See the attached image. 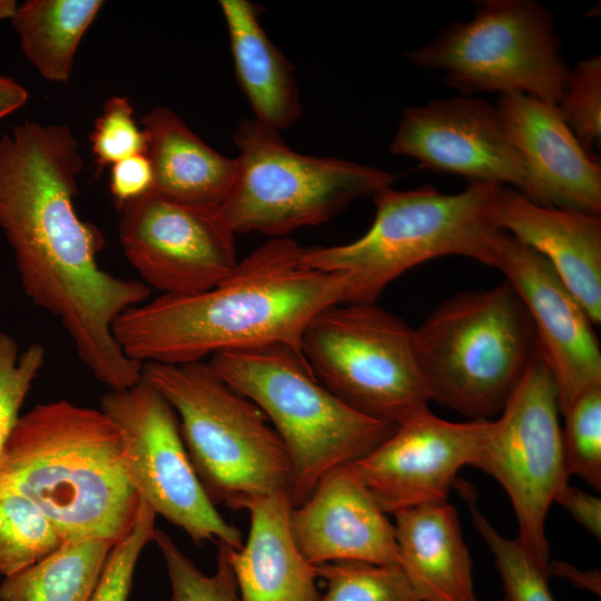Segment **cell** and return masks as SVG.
<instances>
[{
    "label": "cell",
    "mask_w": 601,
    "mask_h": 601,
    "mask_svg": "<svg viewBox=\"0 0 601 601\" xmlns=\"http://www.w3.org/2000/svg\"><path fill=\"white\" fill-rule=\"evenodd\" d=\"M114 544L68 541L27 569L3 578L0 601H89Z\"/></svg>",
    "instance_id": "cell-25"
},
{
    "label": "cell",
    "mask_w": 601,
    "mask_h": 601,
    "mask_svg": "<svg viewBox=\"0 0 601 601\" xmlns=\"http://www.w3.org/2000/svg\"><path fill=\"white\" fill-rule=\"evenodd\" d=\"M45 358L41 344H30L20 352L12 336L0 333V455Z\"/></svg>",
    "instance_id": "cell-32"
},
{
    "label": "cell",
    "mask_w": 601,
    "mask_h": 601,
    "mask_svg": "<svg viewBox=\"0 0 601 601\" xmlns=\"http://www.w3.org/2000/svg\"><path fill=\"white\" fill-rule=\"evenodd\" d=\"M238 85L255 120L276 131L302 114L294 67L259 23L260 8L248 0H220Z\"/></svg>",
    "instance_id": "cell-23"
},
{
    "label": "cell",
    "mask_w": 601,
    "mask_h": 601,
    "mask_svg": "<svg viewBox=\"0 0 601 601\" xmlns=\"http://www.w3.org/2000/svg\"><path fill=\"white\" fill-rule=\"evenodd\" d=\"M83 161L69 127L27 120L0 138V228L35 305L57 317L77 355L111 391L142 378L112 334L115 321L151 288L99 267L101 231L73 206Z\"/></svg>",
    "instance_id": "cell-1"
},
{
    "label": "cell",
    "mask_w": 601,
    "mask_h": 601,
    "mask_svg": "<svg viewBox=\"0 0 601 601\" xmlns=\"http://www.w3.org/2000/svg\"><path fill=\"white\" fill-rule=\"evenodd\" d=\"M154 193L199 207L219 208L236 177L235 158L205 144L173 110L157 107L141 118Z\"/></svg>",
    "instance_id": "cell-22"
},
{
    "label": "cell",
    "mask_w": 601,
    "mask_h": 601,
    "mask_svg": "<svg viewBox=\"0 0 601 601\" xmlns=\"http://www.w3.org/2000/svg\"><path fill=\"white\" fill-rule=\"evenodd\" d=\"M233 139L236 177L219 211L235 234L286 237L329 220L397 178L377 167L296 152L255 119L243 121Z\"/></svg>",
    "instance_id": "cell-8"
},
{
    "label": "cell",
    "mask_w": 601,
    "mask_h": 601,
    "mask_svg": "<svg viewBox=\"0 0 601 601\" xmlns=\"http://www.w3.org/2000/svg\"><path fill=\"white\" fill-rule=\"evenodd\" d=\"M289 526L314 566L337 561L400 565L394 524L348 464L325 473L308 499L293 506Z\"/></svg>",
    "instance_id": "cell-17"
},
{
    "label": "cell",
    "mask_w": 601,
    "mask_h": 601,
    "mask_svg": "<svg viewBox=\"0 0 601 601\" xmlns=\"http://www.w3.org/2000/svg\"><path fill=\"white\" fill-rule=\"evenodd\" d=\"M493 226L543 256L588 314L601 323V218L548 207L496 185L487 205Z\"/></svg>",
    "instance_id": "cell-18"
},
{
    "label": "cell",
    "mask_w": 601,
    "mask_h": 601,
    "mask_svg": "<svg viewBox=\"0 0 601 601\" xmlns=\"http://www.w3.org/2000/svg\"><path fill=\"white\" fill-rule=\"evenodd\" d=\"M475 529L494 556L501 577L503 601H554L548 584V572L540 568L519 541L501 535L479 511L472 490L461 485Z\"/></svg>",
    "instance_id": "cell-28"
},
{
    "label": "cell",
    "mask_w": 601,
    "mask_h": 601,
    "mask_svg": "<svg viewBox=\"0 0 601 601\" xmlns=\"http://www.w3.org/2000/svg\"><path fill=\"white\" fill-rule=\"evenodd\" d=\"M65 543L52 522L29 499L0 491V575H13Z\"/></svg>",
    "instance_id": "cell-26"
},
{
    "label": "cell",
    "mask_w": 601,
    "mask_h": 601,
    "mask_svg": "<svg viewBox=\"0 0 601 601\" xmlns=\"http://www.w3.org/2000/svg\"><path fill=\"white\" fill-rule=\"evenodd\" d=\"M555 503L565 508L570 514L591 534L601 536V499L577 487L565 485Z\"/></svg>",
    "instance_id": "cell-36"
},
{
    "label": "cell",
    "mask_w": 601,
    "mask_h": 601,
    "mask_svg": "<svg viewBox=\"0 0 601 601\" xmlns=\"http://www.w3.org/2000/svg\"><path fill=\"white\" fill-rule=\"evenodd\" d=\"M315 571L326 585L319 601H420L400 565L337 561Z\"/></svg>",
    "instance_id": "cell-27"
},
{
    "label": "cell",
    "mask_w": 601,
    "mask_h": 601,
    "mask_svg": "<svg viewBox=\"0 0 601 601\" xmlns=\"http://www.w3.org/2000/svg\"><path fill=\"white\" fill-rule=\"evenodd\" d=\"M489 421L450 422L427 407L348 466L385 514L446 502L457 472L474 461Z\"/></svg>",
    "instance_id": "cell-15"
},
{
    "label": "cell",
    "mask_w": 601,
    "mask_h": 601,
    "mask_svg": "<svg viewBox=\"0 0 601 601\" xmlns=\"http://www.w3.org/2000/svg\"><path fill=\"white\" fill-rule=\"evenodd\" d=\"M19 4L14 0H0V21L14 17Z\"/></svg>",
    "instance_id": "cell-39"
},
{
    "label": "cell",
    "mask_w": 601,
    "mask_h": 601,
    "mask_svg": "<svg viewBox=\"0 0 601 601\" xmlns=\"http://www.w3.org/2000/svg\"><path fill=\"white\" fill-rule=\"evenodd\" d=\"M430 402L470 421L499 415L538 352L530 316L508 280L440 304L414 328Z\"/></svg>",
    "instance_id": "cell-6"
},
{
    "label": "cell",
    "mask_w": 601,
    "mask_h": 601,
    "mask_svg": "<svg viewBox=\"0 0 601 601\" xmlns=\"http://www.w3.org/2000/svg\"><path fill=\"white\" fill-rule=\"evenodd\" d=\"M400 566L420 601H477L472 559L447 501L393 514Z\"/></svg>",
    "instance_id": "cell-21"
},
{
    "label": "cell",
    "mask_w": 601,
    "mask_h": 601,
    "mask_svg": "<svg viewBox=\"0 0 601 601\" xmlns=\"http://www.w3.org/2000/svg\"><path fill=\"white\" fill-rule=\"evenodd\" d=\"M120 209L119 239L126 258L147 286L164 295L207 290L238 264L235 233L219 208L149 191Z\"/></svg>",
    "instance_id": "cell-13"
},
{
    "label": "cell",
    "mask_w": 601,
    "mask_h": 601,
    "mask_svg": "<svg viewBox=\"0 0 601 601\" xmlns=\"http://www.w3.org/2000/svg\"><path fill=\"white\" fill-rule=\"evenodd\" d=\"M104 6L101 0H28L12 26L21 51L47 80L66 82L79 43Z\"/></svg>",
    "instance_id": "cell-24"
},
{
    "label": "cell",
    "mask_w": 601,
    "mask_h": 601,
    "mask_svg": "<svg viewBox=\"0 0 601 601\" xmlns=\"http://www.w3.org/2000/svg\"><path fill=\"white\" fill-rule=\"evenodd\" d=\"M559 397L539 349L496 420H490L472 466L496 480L509 495L519 525L518 541L548 572L545 519L569 484Z\"/></svg>",
    "instance_id": "cell-11"
},
{
    "label": "cell",
    "mask_w": 601,
    "mask_h": 601,
    "mask_svg": "<svg viewBox=\"0 0 601 601\" xmlns=\"http://www.w3.org/2000/svg\"><path fill=\"white\" fill-rule=\"evenodd\" d=\"M495 107L510 140L534 175L545 205L600 215L601 166L556 105L522 92H505Z\"/></svg>",
    "instance_id": "cell-19"
},
{
    "label": "cell",
    "mask_w": 601,
    "mask_h": 601,
    "mask_svg": "<svg viewBox=\"0 0 601 601\" xmlns=\"http://www.w3.org/2000/svg\"><path fill=\"white\" fill-rule=\"evenodd\" d=\"M142 378L176 412L193 469L215 505L237 510L247 499L289 491L292 466L278 434L207 361L146 363Z\"/></svg>",
    "instance_id": "cell-7"
},
{
    "label": "cell",
    "mask_w": 601,
    "mask_h": 601,
    "mask_svg": "<svg viewBox=\"0 0 601 601\" xmlns=\"http://www.w3.org/2000/svg\"><path fill=\"white\" fill-rule=\"evenodd\" d=\"M555 574L571 580L575 585L588 589L597 594H600V571H580L569 563L562 561H549L548 575Z\"/></svg>",
    "instance_id": "cell-37"
},
{
    "label": "cell",
    "mask_w": 601,
    "mask_h": 601,
    "mask_svg": "<svg viewBox=\"0 0 601 601\" xmlns=\"http://www.w3.org/2000/svg\"><path fill=\"white\" fill-rule=\"evenodd\" d=\"M98 173L131 156L147 152V135L138 127L127 97L112 96L104 105L89 136Z\"/></svg>",
    "instance_id": "cell-33"
},
{
    "label": "cell",
    "mask_w": 601,
    "mask_h": 601,
    "mask_svg": "<svg viewBox=\"0 0 601 601\" xmlns=\"http://www.w3.org/2000/svg\"><path fill=\"white\" fill-rule=\"evenodd\" d=\"M207 363L264 412L282 440L292 466L293 506L308 499L325 473L362 459L396 428L339 400L288 346L221 352Z\"/></svg>",
    "instance_id": "cell-5"
},
{
    "label": "cell",
    "mask_w": 601,
    "mask_h": 601,
    "mask_svg": "<svg viewBox=\"0 0 601 601\" xmlns=\"http://www.w3.org/2000/svg\"><path fill=\"white\" fill-rule=\"evenodd\" d=\"M0 491L32 501L63 542L116 544L134 526L140 505L118 426L100 408L68 400L20 415L0 455Z\"/></svg>",
    "instance_id": "cell-3"
},
{
    "label": "cell",
    "mask_w": 601,
    "mask_h": 601,
    "mask_svg": "<svg viewBox=\"0 0 601 601\" xmlns=\"http://www.w3.org/2000/svg\"><path fill=\"white\" fill-rule=\"evenodd\" d=\"M495 186L471 181L457 194L428 185L385 187L372 196L375 216L365 234L344 245L304 247L303 262L346 275L344 303H375L395 278L437 257L462 256L497 268L504 230L487 216Z\"/></svg>",
    "instance_id": "cell-4"
},
{
    "label": "cell",
    "mask_w": 601,
    "mask_h": 601,
    "mask_svg": "<svg viewBox=\"0 0 601 601\" xmlns=\"http://www.w3.org/2000/svg\"><path fill=\"white\" fill-rule=\"evenodd\" d=\"M100 410L118 426L129 479L140 500L201 545L243 546L242 532L217 511L188 457L176 412L147 381L108 391Z\"/></svg>",
    "instance_id": "cell-12"
},
{
    "label": "cell",
    "mask_w": 601,
    "mask_h": 601,
    "mask_svg": "<svg viewBox=\"0 0 601 601\" xmlns=\"http://www.w3.org/2000/svg\"><path fill=\"white\" fill-rule=\"evenodd\" d=\"M496 269L530 316L563 414L581 394L601 385V349L594 325L549 262L505 231Z\"/></svg>",
    "instance_id": "cell-16"
},
{
    "label": "cell",
    "mask_w": 601,
    "mask_h": 601,
    "mask_svg": "<svg viewBox=\"0 0 601 601\" xmlns=\"http://www.w3.org/2000/svg\"><path fill=\"white\" fill-rule=\"evenodd\" d=\"M156 518L154 510L140 500L134 526L111 548L89 601H128L139 556L154 541Z\"/></svg>",
    "instance_id": "cell-34"
},
{
    "label": "cell",
    "mask_w": 601,
    "mask_h": 601,
    "mask_svg": "<svg viewBox=\"0 0 601 601\" xmlns=\"http://www.w3.org/2000/svg\"><path fill=\"white\" fill-rule=\"evenodd\" d=\"M562 443L569 475L601 490V385L581 394L562 414Z\"/></svg>",
    "instance_id": "cell-30"
},
{
    "label": "cell",
    "mask_w": 601,
    "mask_h": 601,
    "mask_svg": "<svg viewBox=\"0 0 601 601\" xmlns=\"http://www.w3.org/2000/svg\"><path fill=\"white\" fill-rule=\"evenodd\" d=\"M287 490L243 501L250 518L247 542L228 548L240 601H319L315 566L297 548L289 526Z\"/></svg>",
    "instance_id": "cell-20"
},
{
    "label": "cell",
    "mask_w": 601,
    "mask_h": 601,
    "mask_svg": "<svg viewBox=\"0 0 601 601\" xmlns=\"http://www.w3.org/2000/svg\"><path fill=\"white\" fill-rule=\"evenodd\" d=\"M556 107L570 129L591 152L601 140V58L582 59L569 70Z\"/></svg>",
    "instance_id": "cell-31"
},
{
    "label": "cell",
    "mask_w": 601,
    "mask_h": 601,
    "mask_svg": "<svg viewBox=\"0 0 601 601\" xmlns=\"http://www.w3.org/2000/svg\"><path fill=\"white\" fill-rule=\"evenodd\" d=\"M154 542L166 564L171 601H240L228 556V545L217 542L216 570L208 575L178 548L169 534L156 529Z\"/></svg>",
    "instance_id": "cell-29"
},
{
    "label": "cell",
    "mask_w": 601,
    "mask_h": 601,
    "mask_svg": "<svg viewBox=\"0 0 601 601\" xmlns=\"http://www.w3.org/2000/svg\"><path fill=\"white\" fill-rule=\"evenodd\" d=\"M300 351L316 380L359 413L397 425L428 407L414 328L375 303L321 311Z\"/></svg>",
    "instance_id": "cell-9"
},
{
    "label": "cell",
    "mask_w": 601,
    "mask_h": 601,
    "mask_svg": "<svg viewBox=\"0 0 601 601\" xmlns=\"http://www.w3.org/2000/svg\"><path fill=\"white\" fill-rule=\"evenodd\" d=\"M152 184V169L146 154L128 157L111 167L110 193L119 208L151 191Z\"/></svg>",
    "instance_id": "cell-35"
},
{
    "label": "cell",
    "mask_w": 601,
    "mask_h": 601,
    "mask_svg": "<svg viewBox=\"0 0 601 601\" xmlns=\"http://www.w3.org/2000/svg\"><path fill=\"white\" fill-rule=\"evenodd\" d=\"M552 14L534 0H484L473 19L455 21L406 53L414 65L444 72L461 96L522 92L556 105L570 68Z\"/></svg>",
    "instance_id": "cell-10"
},
{
    "label": "cell",
    "mask_w": 601,
    "mask_h": 601,
    "mask_svg": "<svg viewBox=\"0 0 601 601\" xmlns=\"http://www.w3.org/2000/svg\"><path fill=\"white\" fill-rule=\"evenodd\" d=\"M388 149L426 169L508 186L546 206L495 105L482 98L459 95L405 108Z\"/></svg>",
    "instance_id": "cell-14"
},
{
    "label": "cell",
    "mask_w": 601,
    "mask_h": 601,
    "mask_svg": "<svg viewBox=\"0 0 601 601\" xmlns=\"http://www.w3.org/2000/svg\"><path fill=\"white\" fill-rule=\"evenodd\" d=\"M27 89L8 76L0 75V119L26 105Z\"/></svg>",
    "instance_id": "cell-38"
},
{
    "label": "cell",
    "mask_w": 601,
    "mask_h": 601,
    "mask_svg": "<svg viewBox=\"0 0 601 601\" xmlns=\"http://www.w3.org/2000/svg\"><path fill=\"white\" fill-rule=\"evenodd\" d=\"M288 237L270 238L214 287L132 306L112 325L125 355L140 364H187L214 354L282 344L302 357L311 319L344 303L347 276L312 268ZM304 358V357H303Z\"/></svg>",
    "instance_id": "cell-2"
}]
</instances>
